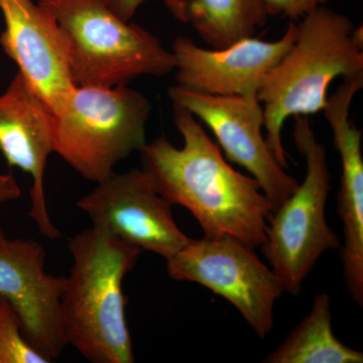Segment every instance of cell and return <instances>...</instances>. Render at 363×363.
Masks as SVG:
<instances>
[{"label":"cell","mask_w":363,"mask_h":363,"mask_svg":"<svg viewBox=\"0 0 363 363\" xmlns=\"http://www.w3.org/2000/svg\"><path fill=\"white\" fill-rule=\"evenodd\" d=\"M169 11L215 50L253 37L269 16L266 0H181Z\"/></svg>","instance_id":"15"},{"label":"cell","mask_w":363,"mask_h":363,"mask_svg":"<svg viewBox=\"0 0 363 363\" xmlns=\"http://www.w3.org/2000/svg\"><path fill=\"white\" fill-rule=\"evenodd\" d=\"M168 93L173 104L181 105L209 128L229 161L257 180L274 210L292 195L298 182L286 173L267 145L259 98L200 94L177 85Z\"/></svg>","instance_id":"9"},{"label":"cell","mask_w":363,"mask_h":363,"mask_svg":"<svg viewBox=\"0 0 363 363\" xmlns=\"http://www.w3.org/2000/svg\"><path fill=\"white\" fill-rule=\"evenodd\" d=\"M357 81L345 80L327 99L324 111L341 161L337 212L342 224L340 259L346 289L363 306V159L362 133L350 118L353 98L360 91Z\"/></svg>","instance_id":"14"},{"label":"cell","mask_w":363,"mask_h":363,"mask_svg":"<svg viewBox=\"0 0 363 363\" xmlns=\"http://www.w3.org/2000/svg\"><path fill=\"white\" fill-rule=\"evenodd\" d=\"M63 30L76 86L116 87L175 70L173 52L156 35L128 23L107 0H39Z\"/></svg>","instance_id":"4"},{"label":"cell","mask_w":363,"mask_h":363,"mask_svg":"<svg viewBox=\"0 0 363 363\" xmlns=\"http://www.w3.org/2000/svg\"><path fill=\"white\" fill-rule=\"evenodd\" d=\"M28 342L6 298L0 297V363H50Z\"/></svg>","instance_id":"17"},{"label":"cell","mask_w":363,"mask_h":363,"mask_svg":"<svg viewBox=\"0 0 363 363\" xmlns=\"http://www.w3.org/2000/svg\"><path fill=\"white\" fill-rule=\"evenodd\" d=\"M264 363H362V351L338 340L332 329L331 298L315 296L311 310Z\"/></svg>","instance_id":"16"},{"label":"cell","mask_w":363,"mask_h":363,"mask_svg":"<svg viewBox=\"0 0 363 363\" xmlns=\"http://www.w3.org/2000/svg\"><path fill=\"white\" fill-rule=\"evenodd\" d=\"M21 189L11 174L0 175V207L6 203L20 199Z\"/></svg>","instance_id":"20"},{"label":"cell","mask_w":363,"mask_h":363,"mask_svg":"<svg viewBox=\"0 0 363 363\" xmlns=\"http://www.w3.org/2000/svg\"><path fill=\"white\" fill-rule=\"evenodd\" d=\"M293 118L294 140L306 161L304 181L272 212L260 247L284 291L298 296L320 257L339 250L341 240L326 218L331 190L327 150L318 142L309 116Z\"/></svg>","instance_id":"6"},{"label":"cell","mask_w":363,"mask_h":363,"mask_svg":"<svg viewBox=\"0 0 363 363\" xmlns=\"http://www.w3.org/2000/svg\"><path fill=\"white\" fill-rule=\"evenodd\" d=\"M76 205L94 228L164 259L190 240L177 225L173 205L157 192L143 169L114 173Z\"/></svg>","instance_id":"8"},{"label":"cell","mask_w":363,"mask_h":363,"mask_svg":"<svg viewBox=\"0 0 363 363\" xmlns=\"http://www.w3.org/2000/svg\"><path fill=\"white\" fill-rule=\"evenodd\" d=\"M363 75V28L345 14L318 6L296 23V39L267 74L257 94L266 140L284 169L288 159L281 131L286 119L324 111L335 79Z\"/></svg>","instance_id":"2"},{"label":"cell","mask_w":363,"mask_h":363,"mask_svg":"<svg viewBox=\"0 0 363 363\" xmlns=\"http://www.w3.org/2000/svg\"><path fill=\"white\" fill-rule=\"evenodd\" d=\"M150 111V100L128 86H75L54 114V152L86 180L104 181L147 143Z\"/></svg>","instance_id":"5"},{"label":"cell","mask_w":363,"mask_h":363,"mask_svg":"<svg viewBox=\"0 0 363 363\" xmlns=\"http://www.w3.org/2000/svg\"><path fill=\"white\" fill-rule=\"evenodd\" d=\"M0 11L6 23L0 45L52 113H58L76 86L58 21L33 0H0Z\"/></svg>","instance_id":"12"},{"label":"cell","mask_w":363,"mask_h":363,"mask_svg":"<svg viewBox=\"0 0 363 363\" xmlns=\"http://www.w3.org/2000/svg\"><path fill=\"white\" fill-rule=\"evenodd\" d=\"M72 264L62 295L67 345L92 363H133L123 281L143 253L99 229L69 241Z\"/></svg>","instance_id":"3"},{"label":"cell","mask_w":363,"mask_h":363,"mask_svg":"<svg viewBox=\"0 0 363 363\" xmlns=\"http://www.w3.org/2000/svg\"><path fill=\"white\" fill-rule=\"evenodd\" d=\"M147 1L150 0H107L111 11L124 21H130V18L135 16L138 7ZM164 1L169 11L181 0H164Z\"/></svg>","instance_id":"19"},{"label":"cell","mask_w":363,"mask_h":363,"mask_svg":"<svg viewBox=\"0 0 363 363\" xmlns=\"http://www.w3.org/2000/svg\"><path fill=\"white\" fill-rule=\"evenodd\" d=\"M54 113L18 72L0 96V152L7 164L30 174L28 216L48 240L61 238L52 223L45 193L48 157L54 152Z\"/></svg>","instance_id":"13"},{"label":"cell","mask_w":363,"mask_h":363,"mask_svg":"<svg viewBox=\"0 0 363 363\" xmlns=\"http://www.w3.org/2000/svg\"><path fill=\"white\" fill-rule=\"evenodd\" d=\"M45 257L38 241L7 238L0 228V297L13 308L28 342L52 362L67 346L62 320L66 277L48 274Z\"/></svg>","instance_id":"10"},{"label":"cell","mask_w":363,"mask_h":363,"mask_svg":"<svg viewBox=\"0 0 363 363\" xmlns=\"http://www.w3.org/2000/svg\"><path fill=\"white\" fill-rule=\"evenodd\" d=\"M269 16L298 21L318 6H326L329 0H266Z\"/></svg>","instance_id":"18"},{"label":"cell","mask_w":363,"mask_h":363,"mask_svg":"<svg viewBox=\"0 0 363 363\" xmlns=\"http://www.w3.org/2000/svg\"><path fill=\"white\" fill-rule=\"evenodd\" d=\"M169 278L199 284L225 298L260 339L274 329V310L283 285L255 248L230 235L190 238L166 259Z\"/></svg>","instance_id":"7"},{"label":"cell","mask_w":363,"mask_h":363,"mask_svg":"<svg viewBox=\"0 0 363 363\" xmlns=\"http://www.w3.org/2000/svg\"><path fill=\"white\" fill-rule=\"evenodd\" d=\"M173 111L183 147L164 135L145 143L140 152L143 171L164 199L191 212L206 238L230 235L262 247L274 207L259 184L227 162L191 112L176 104Z\"/></svg>","instance_id":"1"},{"label":"cell","mask_w":363,"mask_h":363,"mask_svg":"<svg viewBox=\"0 0 363 363\" xmlns=\"http://www.w3.org/2000/svg\"><path fill=\"white\" fill-rule=\"evenodd\" d=\"M296 39V23L277 40L247 38L220 50L203 49L188 38L172 45L177 86L200 94L257 97L262 82Z\"/></svg>","instance_id":"11"}]
</instances>
